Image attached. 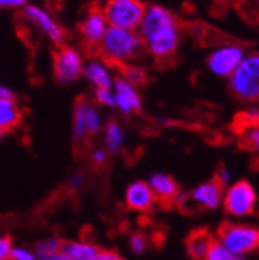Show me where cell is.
<instances>
[{"label":"cell","mask_w":259,"mask_h":260,"mask_svg":"<svg viewBox=\"0 0 259 260\" xmlns=\"http://www.w3.org/2000/svg\"><path fill=\"white\" fill-rule=\"evenodd\" d=\"M239 135H241V144L245 149L259 152V124L250 125Z\"/></svg>","instance_id":"7402d4cb"},{"label":"cell","mask_w":259,"mask_h":260,"mask_svg":"<svg viewBox=\"0 0 259 260\" xmlns=\"http://www.w3.org/2000/svg\"><path fill=\"white\" fill-rule=\"evenodd\" d=\"M232 91L244 101L259 100V53L245 57L230 76Z\"/></svg>","instance_id":"277c9868"},{"label":"cell","mask_w":259,"mask_h":260,"mask_svg":"<svg viewBox=\"0 0 259 260\" xmlns=\"http://www.w3.org/2000/svg\"><path fill=\"white\" fill-rule=\"evenodd\" d=\"M213 242L214 236H211L207 228H196L186 237V252L194 260H204Z\"/></svg>","instance_id":"9a60e30c"},{"label":"cell","mask_w":259,"mask_h":260,"mask_svg":"<svg viewBox=\"0 0 259 260\" xmlns=\"http://www.w3.org/2000/svg\"><path fill=\"white\" fill-rule=\"evenodd\" d=\"M87 125H89V135H96L103 127V118L100 112L90 103H87Z\"/></svg>","instance_id":"cb8c5ba5"},{"label":"cell","mask_w":259,"mask_h":260,"mask_svg":"<svg viewBox=\"0 0 259 260\" xmlns=\"http://www.w3.org/2000/svg\"><path fill=\"white\" fill-rule=\"evenodd\" d=\"M54 78L59 84L69 85L78 81L82 76L84 60L78 50L72 47H61L54 53L53 59Z\"/></svg>","instance_id":"8992f818"},{"label":"cell","mask_w":259,"mask_h":260,"mask_svg":"<svg viewBox=\"0 0 259 260\" xmlns=\"http://www.w3.org/2000/svg\"><path fill=\"white\" fill-rule=\"evenodd\" d=\"M222 187H225L226 184H228V181H230V174H228V171L225 169V166H220L217 171H216V174H214V177H213Z\"/></svg>","instance_id":"4dcf8cb0"},{"label":"cell","mask_w":259,"mask_h":260,"mask_svg":"<svg viewBox=\"0 0 259 260\" xmlns=\"http://www.w3.org/2000/svg\"><path fill=\"white\" fill-rule=\"evenodd\" d=\"M84 183H85V175H84L82 172L73 174V175L70 177V180H69V186H70L72 189H79Z\"/></svg>","instance_id":"d6a6232c"},{"label":"cell","mask_w":259,"mask_h":260,"mask_svg":"<svg viewBox=\"0 0 259 260\" xmlns=\"http://www.w3.org/2000/svg\"><path fill=\"white\" fill-rule=\"evenodd\" d=\"M95 100L101 106L106 107H115V96L112 90H104V88H95Z\"/></svg>","instance_id":"4316f807"},{"label":"cell","mask_w":259,"mask_h":260,"mask_svg":"<svg viewBox=\"0 0 259 260\" xmlns=\"http://www.w3.org/2000/svg\"><path fill=\"white\" fill-rule=\"evenodd\" d=\"M109 158V152L106 149H96L92 152V161L96 162V165H103Z\"/></svg>","instance_id":"1f68e13d"},{"label":"cell","mask_w":259,"mask_h":260,"mask_svg":"<svg viewBox=\"0 0 259 260\" xmlns=\"http://www.w3.org/2000/svg\"><path fill=\"white\" fill-rule=\"evenodd\" d=\"M256 200L257 197L253 186L248 181L241 180L226 190L223 199V209L230 215L236 217L250 215L254 211Z\"/></svg>","instance_id":"52a82bcc"},{"label":"cell","mask_w":259,"mask_h":260,"mask_svg":"<svg viewBox=\"0 0 259 260\" xmlns=\"http://www.w3.org/2000/svg\"><path fill=\"white\" fill-rule=\"evenodd\" d=\"M26 0H0V8H23Z\"/></svg>","instance_id":"836d02e7"},{"label":"cell","mask_w":259,"mask_h":260,"mask_svg":"<svg viewBox=\"0 0 259 260\" xmlns=\"http://www.w3.org/2000/svg\"><path fill=\"white\" fill-rule=\"evenodd\" d=\"M204 260H244V255H239V254L228 251L219 240L214 239V242L211 243Z\"/></svg>","instance_id":"44dd1931"},{"label":"cell","mask_w":259,"mask_h":260,"mask_svg":"<svg viewBox=\"0 0 259 260\" xmlns=\"http://www.w3.org/2000/svg\"><path fill=\"white\" fill-rule=\"evenodd\" d=\"M73 137L76 141L85 140L89 137V125H87V101L79 100L75 106L73 113Z\"/></svg>","instance_id":"d6986e66"},{"label":"cell","mask_w":259,"mask_h":260,"mask_svg":"<svg viewBox=\"0 0 259 260\" xmlns=\"http://www.w3.org/2000/svg\"><path fill=\"white\" fill-rule=\"evenodd\" d=\"M61 248H62V240L61 239H57V237H48V239L41 240L36 245V252H38V255L39 254H51V252L61 251Z\"/></svg>","instance_id":"d4e9b609"},{"label":"cell","mask_w":259,"mask_h":260,"mask_svg":"<svg viewBox=\"0 0 259 260\" xmlns=\"http://www.w3.org/2000/svg\"><path fill=\"white\" fill-rule=\"evenodd\" d=\"M4 100H14V93L8 87L0 85V101H4Z\"/></svg>","instance_id":"d590c367"},{"label":"cell","mask_w":259,"mask_h":260,"mask_svg":"<svg viewBox=\"0 0 259 260\" xmlns=\"http://www.w3.org/2000/svg\"><path fill=\"white\" fill-rule=\"evenodd\" d=\"M113 96H115V107H118L124 115L132 113L134 110L141 109V98L135 87L120 78L113 82Z\"/></svg>","instance_id":"7c38bea8"},{"label":"cell","mask_w":259,"mask_h":260,"mask_svg":"<svg viewBox=\"0 0 259 260\" xmlns=\"http://www.w3.org/2000/svg\"><path fill=\"white\" fill-rule=\"evenodd\" d=\"M107 20L103 14V10L100 8H90L89 13L85 14L79 31H81V36L82 41L85 42V45L89 48H95V47H100V42L103 41L106 31H107Z\"/></svg>","instance_id":"8fae6325"},{"label":"cell","mask_w":259,"mask_h":260,"mask_svg":"<svg viewBox=\"0 0 259 260\" xmlns=\"http://www.w3.org/2000/svg\"><path fill=\"white\" fill-rule=\"evenodd\" d=\"M13 260H41V258L25 248H14L13 249Z\"/></svg>","instance_id":"f546056e"},{"label":"cell","mask_w":259,"mask_h":260,"mask_svg":"<svg viewBox=\"0 0 259 260\" xmlns=\"http://www.w3.org/2000/svg\"><path fill=\"white\" fill-rule=\"evenodd\" d=\"M244 60V51L241 47L226 45L217 48L208 57V67L217 76H232L233 72Z\"/></svg>","instance_id":"9c48e42d"},{"label":"cell","mask_w":259,"mask_h":260,"mask_svg":"<svg viewBox=\"0 0 259 260\" xmlns=\"http://www.w3.org/2000/svg\"><path fill=\"white\" fill-rule=\"evenodd\" d=\"M217 240L228 251L244 255L259 248V230L254 226L225 221L217 230Z\"/></svg>","instance_id":"3957f363"},{"label":"cell","mask_w":259,"mask_h":260,"mask_svg":"<svg viewBox=\"0 0 259 260\" xmlns=\"http://www.w3.org/2000/svg\"><path fill=\"white\" fill-rule=\"evenodd\" d=\"M4 135H5V132H2V130H0V138H2Z\"/></svg>","instance_id":"8d00e7d4"},{"label":"cell","mask_w":259,"mask_h":260,"mask_svg":"<svg viewBox=\"0 0 259 260\" xmlns=\"http://www.w3.org/2000/svg\"><path fill=\"white\" fill-rule=\"evenodd\" d=\"M146 51L157 60H166L174 56L179 47V23L176 16L160 5L146 8L138 26Z\"/></svg>","instance_id":"6da1fadb"},{"label":"cell","mask_w":259,"mask_h":260,"mask_svg":"<svg viewBox=\"0 0 259 260\" xmlns=\"http://www.w3.org/2000/svg\"><path fill=\"white\" fill-rule=\"evenodd\" d=\"M23 16L31 23H35L56 45H61L64 42V38H66L64 36V29L59 26V23L54 20V17L48 11H45L44 8H41L38 5H25L23 7Z\"/></svg>","instance_id":"30bf717a"},{"label":"cell","mask_w":259,"mask_h":260,"mask_svg":"<svg viewBox=\"0 0 259 260\" xmlns=\"http://www.w3.org/2000/svg\"><path fill=\"white\" fill-rule=\"evenodd\" d=\"M149 187L152 189L155 200H158L161 205L171 206L176 203V199L179 195V184L171 175L166 174H154L149 181Z\"/></svg>","instance_id":"5bb4252c"},{"label":"cell","mask_w":259,"mask_h":260,"mask_svg":"<svg viewBox=\"0 0 259 260\" xmlns=\"http://www.w3.org/2000/svg\"><path fill=\"white\" fill-rule=\"evenodd\" d=\"M13 240L8 236H0V260H11L13 258Z\"/></svg>","instance_id":"83f0119b"},{"label":"cell","mask_w":259,"mask_h":260,"mask_svg":"<svg viewBox=\"0 0 259 260\" xmlns=\"http://www.w3.org/2000/svg\"><path fill=\"white\" fill-rule=\"evenodd\" d=\"M90 260H123V257L112 249H100Z\"/></svg>","instance_id":"f1b7e54d"},{"label":"cell","mask_w":259,"mask_h":260,"mask_svg":"<svg viewBox=\"0 0 259 260\" xmlns=\"http://www.w3.org/2000/svg\"><path fill=\"white\" fill-rule=\"evenodd\" d=\"M82 76L95 85V88H104L112 90L113 78L110 75V70L103 60H92L84 65Z\"/></svg>","instance_id":"2e32d148"},{"label":"cell","mask_w":259,"mask_h":260,"mask_svg":"<svg viewBox=\"0 0 259 260\" xmlns=\"http://www.w3.org/2000/svg\"><path fill=\"white\" fill-rule=\"evenodd\" d=\"M129 245H131V249H132L134 254L140 255V254H143L148 249V239H146L145 234L135 233V234H132L131 240H129Z\"/></svg>","instance_id":"484cf974"},{"label":"cell","mask_w":259,"mask_h":260,"mask_svg":"<svg viewBox=\"0 0 259 260\" xmlns=\"http://www.w3.org/2000/svg\"><path fill=\"white\" fill-rule=\"evenodd\" d=\"M61 251L70 260H90L96 252L100 251V248L90 242L70 240V242H62Z\"/></svg>","instance_id":"ac0fdd59"},{"label":"cell","mask_w":259,"mask_h":260,"mask_svg":"<svg viewBox=\"0 0 259 260\" xmlns=\"http://www.w3.org/2000/svg\"><path fill=\"white\" fill-rule=\"evenodd\" d=\"M38 255V254H36ZM41 260H70L66 254L62 251H57V252H51V254H39L38 255Z\"/></svg>","instance_id":"e575fe53"},{"label":"cell","mask_w":259,"mask_h":260,"mask_svg":"<svg viewBox=\"0 0 259 260\" xmlns=\"http://www.w3.org/2000/svg\"><path fill=\"white\" fill-rule=\"evenodd\" d=\"M22 121V110L14 100L0 101V130L10 132Z\"/></svg>","instance_id":"e0dca14e"},{"label":"cell","mask_w":259,"mask_h":260,"mask_svg":"<svg viewBox=\"0 0 259 260\" xmlns=\"http://www.w3.org/2000/svg\"><path fill=\"white\" fill-rule=\"evenodd\" d=\"M104 144L106 150L110 153L120 152L124 144V132L117 121H110L104 128Z\"/></svg>","instance_id":"ffe728a7"},{"label":"cell","mask_w":259,"mask_h":260,"mask_svg":"<svg viewBox=\"0 0 259 260\" xmlns=\"http://www.w3.org/2000/svg\"><path fill=\"white\" fill-rule=\"evenodd\" d=\"M126 206L132 211H149L155 203V195L148 183L134 181L126 189Z\"/></svg>","instance_id":"4fadbf2b"},{"label":"cell","mask_w":259,"mask_h":260,"mask_svg":"<svg viewBox=\"0 0 259 260\" xmlns=\"http://www.w3.org/2000/svg\"><path fill=\"white\" fill-rule=\"evenodd\" d=\"M222 192H223V187L213 178L194 189L188 199H186V195L179 192L176 199V205L182 208L191 206L192 209H216L222 200Z\"/></svg>","instance_id":"ba28073f"},{"label":"cell","mask_w":259,"mask_h":260,"mask_svg":"<svg viewBox=\"0 0 259 260\" xmlns=\"http://www.w3.org/2000/svg\"><path fill=\"white\" fill-rule=\"evenodd\" d=\"M146 7L140 0H107L103 14L110 26L135 31L145 16Z\"/></svg>","instance_id":"5b68a950"},{"label":"cell","mask_w":259,"mask_h":260,"mask_svg":"<svg viewBox=\"0 0 259 260\" xmlns=\"http://www.w3.org/2000/svg\"><path fill=\"white\" fill-rule=\"evenodd\" d=\"M98 48L106 60L123 65L140 59L143 51L146 50L140 35H137L132 29H124L117 26L107 28Z\"/></svg>","instance_id":"7a4b0ae2"},{"label":"cell","mask_w":259,"mask_h":260,"mask_svg":"<svg viewBox=\"0 0 259 260\" xmlns=\"http://www.w3.org/2000/svg\"><path fill=\"white\" fill-rule=\"evenodd\" d=\"M123 72H124V79L127 82H131L134 87L143 85L146 82V79H148L145 70L140 69V67H137V65H126Z\"/></svg>","instance_id":"603a6c76"}]
</instances>
